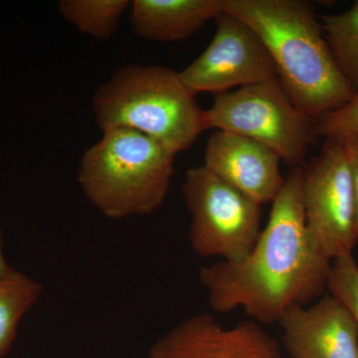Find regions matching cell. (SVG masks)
<instances>
[{
  "instance_id": "cell-1",
  "label": "cell",
  "mask_w": 358,
  "mask_h": 358,
  "mask_svg": "<svg viewBox=\"0 0 358 358\" xmlns=\"http://www.w3.org/2000/svg\"><path fill=\"white\" fill-rule=\"evenodd\" d=\"M301 181L303 169H291L247 258L201 268L200 282L214 312L241 308L257 324H272L292 305L306 306L324 293L331 261L308 236Z\"/></svg>"
},
{
  "instance_id": "cell-2",
  "label": "cell",
  "mask_w": 358,
  "mask_h": 358,
  "mask_svg": "<svg viewBox=\"0 0 358 358\" xmlns=\"http://www.w3.org/2000/svg\"><path fill=\"white\" fill-rule=\"evenodd\" d=\"M257 33L292 102L319 120L355 95L339 70L313 4L305 0H224Z\"/></svg>"
},
{
  "instance_id": "cell-3",
  "label": "cell",
  "mask_w": 358,
  "mask_h": 358,
  "mask_svg": "<svg viewBox=\"0 0 358 358\" xmlns=\"http://www.w3.org/2000/svg\"><path fill=\"white\" fill-rule=\"evenodd\" d=\"M101 131L128 129L154 138L174 155L206 131L205 110L176 71L164 66L120 68L94 94Z\"/></svg>"
},
{
  "instance_id": "cell-4",
  "label": "cell",
  "mask_w": 358,
  "mask_h": 358,
  "mask_svg": "<svg viewBox=\"0 0 358 358\" xmlns=\"http://www.w3.org/2000/svg\"><path fill=\"white\" fill-rule=\"evenodd\" d=\"M176 155L138 131L109 129L85 152L78 181L107 218L148 215L166 201Z\"/></svg>"
},
{
  "instance_id": "cell-5",
  "label": "cell",
  "mask_w": 358,
  "mask_h": 358,
  "mask_svg": "<svg viewBox=\"0 0 358 358\" xmlns=\"http://www.w3.org/2000/svg\"><path fill=\"white\" fill-rule=\"evenodd\" d=\"M206 129H218L258 141L291 169L307 164L315 143L317 120L299 109L279 79L251 85L215 96L205 110Z\"/></svg>"
},
{
  "instance_id": "cell-6",
  "label": "cell",
  "mask_w": 358,
  "mask_h": 358,
  "mask_svg": "<svg viewBox=\"0 0 358 358\" xmlns=\"http://www.w3.org/2000/svg\"><path fill=\"white\" fill-rule=\"evenodd\" d=\"M181 192L192 217L188 239L197 256L229 263L249 256L260 236V204L204 166L186 171Z\"/></svg>"
},
{
  "instance_id": "cell-7",
  "label": "cell",
  "mask_w": 358,
  "mask_h": 358,
  "mask_svg": "<svg viewBox=\"0 0 358 358\" xmlns=\"http://www.w3.org/2000/svg\"><path fill=\"white\" fill-rule=\"evenodd\" d=\"M306 227L322 255H350L358 241L357 206L345 141L326 140L322 152L303 167Z\"/></svg>"
},
{
  "instance_id": "cell-8",
  "label": "cell",
  "mask_w": 358,
  "mask_h": 358,
  "mask_svg": "<svg viewBox=\"0 0 358 358\" xmlns=\"http://www.w3.org/2000/svg\"><path fill=\"white\" fill-rule=\"evenodd\" d=\"M215 20L216 32L210 44L179 73L192 94L217 96L236 87L279 79L270 53L248 24L226 10Z\"/></svg>"
},
{
  "instance_id": "cell-9",
  "label": "cell",
  "mask_w": 358,
  "mask_h": 358,
  "mask_svg": "<svg viewBox=\"0 0 358 358\" xmlns=\"http://www.w3.org/2000/svg\"><path fill=\"white\" fill-rule=\"evenodd\" d=\"M145 358H284L277 339L248 320L226 327L209 313L192 315L150 346Z\"/></svg>"
},
{
  "instance_id": "cell-10",
  "label": "cell",
  "mask_w": 358,
  "mask_h": 358,
  "mask_svg": "<svg viewBox=\"0 0 358 358\" xmlns=\"http://www.w3.org/2000/svg\"><path fill=\"white\" fill-rule=\"evenodd\" d=\"M282 345L293 358H358V326L333 296L312 307L292 305L279 322Z\"/></svg>"
},
{
  "instance_id": "cell-11",
  "label": "cell",
  "mask_w": 358,
  "mask_h": 358,
  "mask_svg": "<svg viewBox=\"0 0 358 358\" xmlns=\"http://www.w3.org/2000/svg\"><path fill=\"white\" fill-rule=\"evenodd\" d=\"M280 162L262 143L215 129L207 141L203 166L262 206L273 203L284 186Z\"/></svg>"
},
{
  "instance_id": "cell-12",
  "label": "cell",
  "mask_w": 358,
  "mask_h": 358,
  "mask_svg": "<svg viewBox=\"0 0 358 358\" xmlns=\"http://www.w3.org/2000/svg\"><path fill=\"white\" fill-rule=\"evenodd\" d=\"M224 10V0H134L131 23L143 39L173 42L189 38Z\"/></svg>"
},
{
  "instance_id": "cell-13",
  "label": "cell",
  "mask_w": 358,
  "mask_h": 358,
  "mask_svg": "<svg viewBox=\"0 0 358 358\" xmlns=\"http://www.w3.org/2000/svg\"><path fill=\"white\" fill-rule=\"evenodd\" d=\"M42 293L39 282L15 268L0 275V358L10 352L21 320Z\"/></svg>"
},
{
  "instance_id": "cell-14",
  "label": "cell",
  "mask_w": 358,
  "mask_h": 358,
  "mask_svg": "<svg viewBox=\"0 0 358 358\" xmlns=\"http://www.w3.org/2000/svg\"><path fill=\"white\" fill-rule=\"evenodd\" d=\"M129 6V0H61L58 11L83 34L108 40L114 36Z\"/></svg>"
},
{
  "instance_id": "cell-15",
  "label": "cell",
  "mask_w": 358,
  "mask_h": 358,
  "mask_svg": "<svg viewBox=\"0 0 358 358\" xmlns=\"http://www.w3.org/2000/svg\"><path fill=\"white\" fill-rule=\"evenodd\" d=\"M320 23L339 70L358 94V0L345 13L322 16Z\"/></svg>"
},
{
  "instance_id": "cell-16",
  "label": "cell",
  "mask_w": 358,
  "mask_h": 358,
  "mask_svg": "<svg viewBox=\"0 0 358 358\" xmlns=\"http://www.w3.org/2000/svg\"><path fill=\"white\" fill-rule=\"evenodd\" d=\"M327 289L348 310L358 326V264L352 254L331 261Z\"/></svg>"
},
{
  "instance_id": "cell-17",
  "label": "cell",
  "mask_w": 358,
  "mask_h": 358,
  "mask_svg": "<svg viewBox=\"0 0 358 358\" xmlns=\"http://www.w3.org/2000/svg\"><path fill=\"white\" fill-rule=\"evenodd\" d=\"M317 133L324 140H348L358 136V94L343 107L320 117Z\"/></svg>"
},
{
  "instance_id": "cell-18",
  "label": "cell",
  "mask_w": 358,
  "mask_h": 358,
  "mask_svg": "<svg viewBox=\"0 0 358 358\" xmlns=\"http://www.w3.org/2000/svg\"><path fill=\"white\" fill-rule=\"evenodd\" d=\"M345 141L346 152H348V164H350V174L355 192V206H357V218L358 226V136L341 140Z\"/></svg>"
},
{
  "instance_id": "cell-19",
  "label": "cell",
  "mask_w": 358,
  "mask_h": 358,
  "mask_svg": "<svg viewBox=\"0 0 358 358\" xmlns=\"http://www.w3.org/2000/svg\"><path fill=\"white\" fill-rule=\"evenodd\" d=\"M1 244V233H0V275L6 274V272H8L9 268H11L10 266L6 263V258H4Z\"/></svg>"
}]
</instances>
